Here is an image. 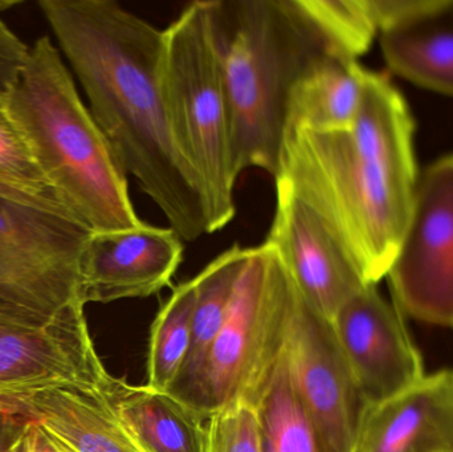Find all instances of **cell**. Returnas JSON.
Masks as SVG:
<instances>
[{
	"mask_svg": "<svg viewBox=\"0 0 453 452\" xmlns=\"http://www.w3.org/2000/svg\"><path fill=\"white\" fill-rule=\"evenodd\" d=\"M122 170L183 241L210 235L203 191L180 154L162 88L164 31L114 0H39Z\"/></svg>",
	"mask_w": 453,
	"mask_h": 452,
	"instance_id": "1",
	"label": "cell"
},
{
	"mask_svg": "<svg viewBox=\"0 0 453 452\" xmlns=\"http://www.w3.org/2000/svg\"><path fill=\"white\" fill-rule=\"evenodd\" d=\"M418 178L406 101L385 76L366 69L351 127L288 132L274 183L306 204L366 284L378 286L401 243Z\"/></svg>",
	"mask_w": 453,
	"mask_h": 452,
	"instance_id": "2",
	"label": "cell"
},
{
	"mask_svg": "<svg viewBox=\"0 0 453 452\" xmlns=\"http://www.w3.org/2000/svg\"><path fill=\"white\" fill-rule=\"evenodd\" d=\"M210 10L234 174L258 167L274 178L293 88L319 58L338 53L298 0H210Z\"/></svg>",
	"mask_w": 453,
	"mask_h": 452,
	"instance_id": "3",
	"label": "cell"
},
{
	"mask_svg": "<svg viewBox=\"0 0 453 452\" xmlns=\"http://www.w3.org/2000/svg\"><path fill=\"white\" fill-rule=\"evenodd\" d=\"M3 103L72 218L92 234L145 225L133 206L127 175L50 36L29 47Z\"/></svg>",
	"mask_w": 453,
	"mask_h": 452,
	"instance_id": "4",
	"label": "cell"
},
{
	"mask_svg": "<svg viewBox=\"0 0 453 452\" xmlns=\"http://www.w3.org/2000/svg\"><path fill=\"white\" fill-rule=\"evenodd\" d=\"M162 88L175 143L198 180L211 234L236 214L228 106L210 0L183 8L164 29Z\"/></svg>",
	"mask_w": 453,
	"mask_h": 452,
	"instance_id": "5",
	"label": "cell"
},
{
	"mask_svg": "<svg viewBox=\"0 0 453 452\" xmlns=\"http://www.w3.org/2000/svg\"><path fill=\"white\" fill-rule=\"evenodd\" d=\"M297 288L268 241L250 249L222 331L198 371L170 395L204 419L234 401L256 403L276 369Z\"/></svg>",
	"mask_w": 453,
	"mask_h": 452,
	"instance_id": "6",
	"label": "cell"
},
{
	"mask_svg": "<svg viewBox=\"0 0 453 452\" xmlns=\"http://www.w3.org/2000/svg\"><path fill=\"white\" fill-rule=\"evenodd\" d=\"M90 235L68 215L0 196V303L44 318L85 307L80 259Z\"/></svg>",
	"mask_w": 453,
	"mask_h": 452,
	"instance_id": "7",
	"label": "cell"
},
{
	"mask_svg": "<svg viewBox=\"0 0 453 452\" xmlns=\"http://www.w3.org/2000/svg\"><path fill=\"white\" fill-rule=\"evenodd\" d=\"M402 315L430 326L453 323V156L418 178L409 220L388 275Z\"/></svg>",
	"mask_w": 453,
	"mask_h": 452,
	"instance_id": "8",
	"label": "cell"
},
{
	"mask_svg": "<svg viewBox=\"0 0 453 452\" xmlns=\"http://www.w3.org/2000/svg\"><path fill=\"white\" fill-rule=\"evenodd\" d=\"M111 377L85 307L44 318L0 303V400L53 387L101 392Z\"/></svg>",
	"mask_w": 453,
	"mask_h": 452,
	"instance_id": "9",
	"label": "cell"
},
{
	"mask_svg": "<svg viewBox=\"0 0 453 452\" xmlns=\"http://www.w3.org/2000/svg\"><path fill=\"white\" fill-rule=\"evenodd\" d=\"M284 357L322 451L354 452L366 402L332 323L298 289Z\"/></svg>",
	"mask_w": 453,
	"mask_h": 452,
	"instance_id": "10",
	"label": "cell"
},
{
	"mask_svg": "<svg viewBox=\"0 0 453 452\" xmlns=\"http://www.w3.org/2000/svg\"><path fill=\"white\" fill-rule=\"evenodd\" d=\"M332 326L366 405L401 395L427 374L403 315L377 286L351 297Z\"/></svg>",
	"mask_w": 453,
	"mask_h": 452,
	"instance_id": "11",
	"label": "cell"
},
{
	"mask_svg": "<svg viewBox=\"0 0 453 452\" xmlns=\"http://www.w3.org/2000/svg\"><path fill=\"white\" fill-rule=\"evenodd\" d=\"M265 241L279 251L301 296L330 323L351 297L369 286L321 219L280 186Z\"/></svg>",
	"mask_w": 453,
	"mask_h": 452,
	"instance_id": "12",
	"label": "cell"
},
{
	"mask_svg": "<svg viewBox=\"0 0 453 452\" xmlns=\"http://www.w3.org/2000/svg\"><path fill=\"white\" fill-rule=\"evenodd\" d=\"M173 228L92 234L80 259V297L89 303L153 296L170 286L185 251Z\"/></svg>",
	"mask_w": 453,
	"mask_h": 452,
	"instance_id": "13",
	"label": "cell"
},
{
	"mask_svg": "<svg viewBox=\"0 0 453 452\" xmlns=\"http://www.w3.org/2000/svg\"><path fill=\"white\" fill-rule=\"evenodd\" d=\"M388 68L453 97V0H372Z\"/></svg>",
	"mask_w": 453,
	"mask_h": 452,
	"instance_id": "14",
	"label": "cell"
},
{
	"mask_svg": "<svg viewBox=\"0 0 453 452\" xmlns=\"http://www.w3.org/2000/svg\"><path fill=\"white\" fill-rule=\"evenodd\" d=\"M354 452H453V371L367 405Z\"/></svg>",
	"mask_w": 453,
	"mask_h": 452,
	"instance_id": "15",
	"label": "cell"
},
{
	"mask_svg": "<svg viewBox=\"0 0 453 452\" xmlns=\"http://www.w3.org/2000/svg\"><path fill=\"white\" fill-rule=\"evenodd\" d=\"M101 392L53 387L3 398L0 408L42 425L66 452H148L125 429Z\"/></svg>",
	"mask_w": 453,
	"mask_h": 452,
	"instance_id": "16",
	"label": "cell"
},
{
	"mask_svg": "<svg viewBox=\"0 0 453 452\" xmlns=\"http://www.w3.org/2000/svg\"><path fill=\"white\" fill-rule=\"evenodd\" d=\"M103 395L148 452H204L207 419L167 392L111 376Z\"/></svg>",
	"mask_w": 453,
	"mask_h": 452,
	"instance_id": "17",
	"label": "cell"
},
{
	"mask_svg": "<svg viewBox=\"0 0 453 452\" xmlns=\"http://www.w3.org/2000/svg\"><path fill=\"white\" fill-rule=\"evenodd\" d=\"M366 68L340 55L319 58L290 96L288 129L338 132L351 127L361 108Z\"/></svg>",
	"mask_w": 453,
	"mask_h": 452,
	"instance_id": "18",
	"label": "cell"
},
{
	"mask_svg": "<svg viewBox=\"0 0 453 452\" xmlns=\"http://www.w3.org/2000/svg\"><path fill=\"white\" fill-rule=\"evenodd\" d=\"M250 249L234 244L194 278L193 339L190 353L175 385L194 376L225 326ZM172 387V389H173Z\"/></svg>",
	"mask_w": 453,
	"mask_h": 452,
	"instance_id": "19",
	"label": "cell"
},
{
	"mask_svg": "<svg viewBox=\"0 0 453 452\" xmlns=\"http://www.w3.org/2000/svg\"><path fill=\"white\" fill-rule=\"evenodd\" d=\"M194 278L175 287L151 326L148 352V385L169 393L190 353L193 339Z\"/></svg>",
	"mask_w": 453,
	"mask_h": 452,
	"instance_id": "20",
	"label": "cell"
},
{
	"mask_svg": "<svg viewBox=\"0 0 453 452\" xmlns=\"http://www.w3.org/2000/svg\"><path fill=\"white\" fill-rule=\"evenodd\" d=\"M255 405L261 430L274 452H324L293 387L284 353Z\"/></svg>",
	"mask_w": 453,
	"mask_h": 452,
	"instance_id": "21",
	"label": "cell"
},
{
	"mask_svg": "<svg viewBox=\"0 0 453 452\" xmlns=\"http://www.w3.org/2000/svg\"><path fill=\"white\" fill-rule=\"evenodd\" d=\"M338 55L358 60L380 32L372 0H298Z\"/></svg>",
	"mask_w": 453,
	"mask_h": 452,
	"instance_id": "22",
	"label": "cell"
},
{
	"mask_svg": "<svg viewBox=\"0 0 453 452\" xmlns=\"http://www.w3.org/2000/svg\"><path fill=\"white\" fill-rule=\"evenodd\" d=\"M0 180L32 195L58 202L37 166L26 137L8 114L3 98H0Z\"/></svg>",
	"mask_w": 453,
	"mask_h": 452,
	"instance_id": "23",
	"label": "cell"
},
{
	"mask_svg": "<svg viewBox=\"0 0 453 452\" xmlns=\"http://www.w3.org/2000/svg\"><path fill=\"white\" fill-rule=\"evenodd\" d=\"M206 427L204 452H263L260 419L250 401L229 403L207 419Z\"/></svg>",
	"mask_w": 453,
	"mask_h": 452,
	"instance_id": "24",
	"label": "cell"
},
{
	"mask_svg": "<svg viewBox=\"0 0 453 452\" xmlns=\"http://www.w3.org/2000/svg\"><path fill=\"white\" fill-rule=\"evenodd\" d=\"M16 4L18 2L0 0V98L15 84L29 52L28 45L16 36L2 18L3 11Z\"/></svg>",
	"mask_w": 453,
	"mask_h": 452,
	"instance_id": "25",
	"label": "cell"
},
{
	"mask_svg": "<svg viewBox=\"0 0 453 452\" xmlns=\"http://www.w3.org/2000/svg\"><path fill=\"white\" fill-rule=\"evenodd\" d=\"M27 425L26 417L0 408V452H16Z\"/></svg>",
	"mask_w": 453,
	"mask_h": 452,
	"instance_id": "26",
	"label": "cell"
},
{
	"mask_svg": "<svg viewBox=\"0 0 453 452\" xmlns=\"http://www.w3.org/2000/svg\"><path fill=\"white\" fill-rule=\"evenodd\" d=\"M16 452H66L58 441L37 422L28 419L26 432Z\"/></svg>",
	"mask_w": 453,
	"mask_h": 452,
	"instance_id": "27",
	"label": "cell"
},
{
	"mask_svg": "<svg viewBox=\"0 0 453 452\" xmlns=\"http://www.w3.org/2000/svg\"><path fill=\"white\" fill-rule=\"evenodd\" d=\"M0 196H2V198L10 199V201L19 202V203L40 207V209L50 210V211L53 212H60V214L71 217V215L68 214V211H66V210L64 209L58 202L42 198V196L32 195V194L26 193V191L20 190V188H13V186L8 185V183L2 182V180H0ZM80 225H81V223H80Z\"/></svg>",
	"mask_w": 453,
	"mask_h": 452,
	"instance_id": "28",
	"label": "cell"
},
{
	"mask_svg": "<svg viewBox=\"0 0 453 452\" xmlns=\"http://www.w3.org/2000/svg\"><path fill=\"white\" fill-rule=\"evenodd\" d=\"M451 328L453 329V323H452V326H451Z\"/></svg>",
	"mask_w": 453,
	"mask_h": 452,
	"instance_id": "29",
	"label": "cell"
}]
</instances>
